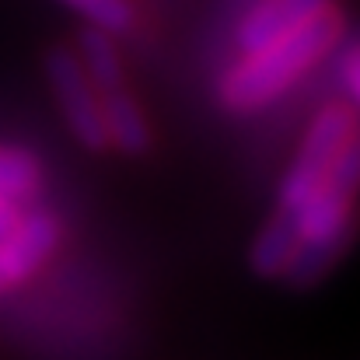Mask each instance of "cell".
Segmentation results:
<instances>
[{
  "mask_svg": "<svg viewBox=\"0 0 360 360\" xmlns=\"http://www.w3.org/2000/svg\"><path fill=\"white\" fill-rule=\"evenodd\" d=\"M63 4L81 11L95 28H102L109 35H122L133 25V7L126 0H63Z\"/></svg>",
  "mask_w": 360,
  "mask_h": 360,
  "instance_id": "8fae6325",
  "label": "cell"
},
{
  "mask_svg": "<svg viewBox=\"0 0 360 360\" xmlns=\"http://www.w3.org/2000/svg\"><path fill=\"white\" fill-rule=\"evenodd\" d=\"M357 133V116L343 105H329L322 109L315 122L308 126L297 158L290 161L283 182H280V207L283 210H297L326 179L336 150Z\"/></svg>",
  "mask_w": 360,
  "mask_h": 360,
  "instance_id": "7a4b0ae2",
  "label": "cell"
},
{
  "mask_svg": "<svg viewBox=\"0 0 360 360\" xmlns=\"http://www.w3.org/2000/svg\"><path fill=\"white\" fill-rule=\"evenodd\" d=\"M102 120H105L109 143H116L122 154H147L150 122L143 116V109L122 88H112V91L102 95Z\"/></svg>",
  "mask_w": 360,
  "mask_h": 360,
  "instance_id": "52a82bcc",
  "label": "cell"
},
{
  "mask_svg": "<svg viewBox=\"0 0 360 360\" xmlns=\"http://www.w3.org/2000/svg\"><path fill=\"white\" fill-rule=\"evenodd\" d=\"M46 74H49V84L56 91V102L63 109V120L70 126V133L88 150H105L109 133H105V120H102V95L88 81L77 53L74 49H53L49 60H46Z\"/></svg>",
  "mask_w": 360,
  "mask_h": 360,
  "instance_id": "3957f363",
  "label": "cell"
},
{
  "mask_svg": "<svg viewBox=\"0 0 360 360\" xmlns=\"http://www.w3.org/2000/svg\"><path fill=\"white\" fill-rule=\"evenodd\" d=\"M39 186H42L39 161L25 150L0 147V196H7L14 203H28V200H35Z\"/></svg>",
  "mask_w": 360,
  "mask_h": 360,
  "instance_id": "9c48e42d",
  "label": "cell"
},
{
  "mask_svg": "<svg viewBox=\"0 0 360 360\" xmlns=\"http://www.w3.org/2000/svg\"><path fill=\"white\" fill-rule=\"evenodd\" d=\"M18 217H21V207L14 203V200H7V196H0V238L18 224Z\"/></svg>",
  "mask_w": 360,
  "mask_h": 360,
  "instance_id": "4fadbf2b",
  "label": "cell"
},
{
  "mask_svg": "<svg viewBox=\"0 0 360 360\" xmlns=\"http://www.w3.org/2000/svg\"><path fill=\"white\" fill-rule=\"evenodd\" d=\"M322 186L333 189V193H340V196H350V200L360 193V133H354V136L336 150V158H333V165H329Z\"/></svg>",
  "mask_w": 360,
  "mask_h": 360,
  "instance_id": "30bf717a",
  "label": "cell"
},
{
  "mask_svg": "<svg viewBox=\"0 0 360 360\" xmlns=\"http://www.w3.org/2000/svg\"><path fill=\"white\" fill-rule=\"evenodd\" d=\"M297 248V221H294V210H283L276 207L273 217L262 224V231L252 241V252H248V262L259 276L273 280V276H283L290 255Z\"/></svg>",
  "mask_w": 360,
  "mask_h": 360,
  "instance_id": "8992f818",
  "label": "cell"
},
{
  "mask_svg": "<svg viewBox=\"0 0 360 360\" xmlns=\"http://www.w3.org/2000/svg\"><path fill=\"white\" fill-rule=\"evenodd\" d=\"M60 245V221L46 210L21 214L18 224L0 238V294L28 280Z\"/></svg>",
  "mask_w": 360,
  "mask_h": 360,
  "instance_id": "277c9868",
  "label": "cell"
},
{
  "mask_svg": "<svg viewBox=\"0 0 360 360\" xmlns=\"http://www.w3.org/2000/svg\"><path fill=\"white\" fill-rule=\"evenodd\" d=\"M343 32V18L340 11H326L304 25H297L294 32L280 35L276 42L245 53V60L235 63L224 81H221V102L231 112H255L266 109L273 98H280L301 74L311 70V63H319L340 39Z\"/></svg>",
  "mask_w": 360,
  "mask_h": 360,
  "instance_id": "6da1fadb",
  "label": "cell"
},
{
  "mask_svg": "<svg viewBox=\"0 0 360 360\" xmlns=\"http://www.w3.org/2000/svg\"><path fill=\"white\" fill-rule=\"evenodd\" d=\"M333 11V0H259L238 25V42L241 53H255L269 42H276L280 35L294 32L297 25L319 18Z\"/></svg>",
  "mask_w": 360,
  "mask_h": 360,
  "instance_id": "5b68a950",
  "label": "cell"
},
{
  "mask_svg": "<svg viewBox=\"0 0 360 360\" xmlns=\"http://www.w3.org/2000/svg\"><path fill=\"white\" fill-rule=\"evenodd\" d=\"M74 53H77V60H81L88 81H91L102 95L112 91V88H122V60H120V49H116V42H112L109 32H102V28L91 25L88 32H81Z\"/></svg>",
  "mask_w": 360,
  "mask_h": 360,
  "instance_id": "ba28073f",
  "label": "cell"
},
{
  "mask_svg": "<svg viewBox=\"0 0 360 360\" xmlns=\"http://www.w3.org/2000/svg\"><path fill=\"white\" fill-rule=\"evenodd\" d=\"M343 84H347L350 98L360 105V49H354L347 56V63H343Z\"/></svg>",
  "mask_w": 360,
  "mask_h": 360,
  "instance_id": "7c38bea8",
  "label": "cell"
}]
</instances>
